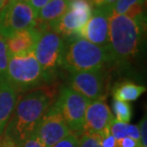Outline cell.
I'll use <instances>...</instances> for the list:
<instances>
[{
	"label": "cell",
	"mask_w": 147,
	"mask_h": 147,
	"mask_svg": "<svg viewBox=\"0 0 147 147\" xmlns=\"http://www.w3.org/2000/svg\"><path fill=\"white\" fill-rule=\"evenodd\" d=\"M57 86L45 84L19 94L13 113L2 135L22 146L26 139L36 134L43 117L58 96Z\"/></svg>",
	"instance_id": "cell-1"
},
{
	"label": "cell",
	"mask_w": 147,
	"mask_h": 147,
	"mask_svg": "<svg viewBox=\"0 0 147 147\" xmlns=\"http://www.w3.org/2000/svg\"><path fill=\"white\" fill-rule=\"evenodd\" d=\"M145 29V16L132 18L126 16H111L109 18V43L112 63L127 65L139 53Z\"/></svg>",
	"instance_id": "cell-2"
},
{
	"label": "cell",
	"mask_w": 147,
	"mask_h": 147,
	"mask_svg": "<svg viewBox=\"0 0 147 147\" xmlns=\"http://www.w3.org/2000/svg\"><path fill=\"white\" fill-rule=\"evenodd\" d=\"M110 63L112 60L108 48L76 37L66 44L61 67L72 74L103 70Z\"/></svg>",
	"instance_id": "cell-3"
},
{
	"label": "cell",
	"mask_w": 147,
	"mask_h": 147,
	"mask_svg": "<svg viewBox=\"0 0 147 147\" xmlns=\"http://www.w3.org/2000/svg\"><path fill=\"white\" fill-rule=\"evenodd\" d=\"M7 81L18 95L46 83L45 74L34 51L20 55H9Z\"/></svg>",
	"instance_id": "cell-4"
},
{
	"label": "cell",
	"mask_w": 147,
	"mask_h": 147,
	"mask_svg": "<svg viewBox=\"0 0 147 147\" xmlns=\"http://www.w3.org/2000/svg\"><path fill=\"white\" fill-rule=\"evenodd\" d=\"M65 47V39L54 30H46L40 33L34 54L45 74L47 82L52 81L55 73L61 67Z\"/></svg>",
	"instance_id": "cell-5"
},
{
	"label": "cell",
	"mask_w": 147,
	"mask_h": 147,
	"mask_svg": "<svg viewBox=\"0 0 147 147\" xmlns=\"http://www.w3.org/2000/svg\"><path fill=\"white\" fill-rule=\"evenodd\" d=\"M37 14L23 0H8L0 11V36L4 39L16 32L33 29Z\"/></svg>",
	"instance_id": "cell-6"
},
{
	"label": "cell",
	"mask_w": 147,
	"mask_h": 147,
	"mask_svg": "<svg viewBox=\"0 0 147 147\" xmlns=\"http://www.w3.org/2000/svg\"><path fill=\"white\" fill-rule=\"evenodd\" d=\"M57 100L71 133L79 137L83 132L85 112L90 101L69 86L58 93Z\"/></svg>",
	"instance_id": "cell-7"
},
{
	"label": "cell",
	"mask_w": 147,
	"mask_h": 147,
	"mask_svg": "<svg viewBox=\"0 0 147 147\" xmlns=\"http://www.w3.org/2000/svg\"><path fill=\"white\" fill-rule=\"evenodd\" d=\"M91 0H70L69 7L54 29L64 39L78 37V33L92 14Z\"/></svg>",
	"instance_id": "cell-8"
},
{
	"label": "cell",
	"mask_w": 147,
	"mask_h": 147,
	"mask_svg": "<svg viewBox=\"0 0 147 147\" xmlns=\"http://www.w3.org/2000/svg\"><path fill=\"white\" fill-rule=\"evenodd\" d=\"M69 87L89 101L105 99L107 88L106 74L103 70L72 73Z\"/></svg>",
	"instance_id": "cell-9"
},
{
	"label": "cell",
	"mask_w": 147,
	"mask_h": 147,
	"mask_svg": "<svg viewBox=\"0 0 147 147\" xmlns=\"http://www.w3.org/2000/svg\"><path fill=\"white\" fill-rule=\"evenodd\" d=\"M69 134L71 131L55 99L38 125L36 135L45 147H53Z\"/></svg>",
	"instance_id": "cell-10"
},
{
	"label": "cell",
	"mask_w": 147,
	"mask_h": 147,
	"mask_svg": "<svg viewBox=\"0 0 147 147\" xmlns=\"http://www.w3.org/2000/svg\"><path fill=\"white\" fill-rule=\"evenodd\" d=\"M111 8H95L92 14L78 33V37L108 48L109 43V18Z\"/></svg>",
	"instance_id": "cell-11"
},
{
	"label": "cell",
	"mask_w": 147,
	"mask_h": 147,
	"mask_svg": "<svg viewBox=\"0 0 147 147\" xmlns=\"http://www.w3.org/2000/svg\"><path fill=\"white\" fill-rule=\"evenodd\" d=\"M113 120L114 116L105 99L90 101L85 112L82 133L100 136L110 130Z\"/></svg>",
	"instance_id": "cell-12"
},
{
	"label": "cell",
	"mask_w": 147,
	"mask_h": 147,
	"mask_svg": "<svg viewBox=\"0 0 147 147\" xmlns=\"http://www.w3.org/2000/svg\"><path fill=\"white\" fill-rule=\"evenodd\" d=\"M68 7L69 1L66 0H50L37 13L34 27L40 33L46 30H54Z\"/></svg>",
	"instance_id": "cell-13"
},
{
	"label": "cell",
	"mask_w": 147,
	"mask_h": 147,
	"mask_svg": "<svg viewBox=\"0 0 147 147\" xmlns=\"http://www.w3.org/2000/svg\"><path fill=\"white\" fill-rule=\"evenodd\" d=\"M40 32L34 27L13 33L5 39L9 55H20L33 52Z\"/></svg>",
	"instance_id": "cell-14"
},
{
	"label": "cell",
	"mask_w": 147,
	"mask_h": 147,
	"mask_svg": "<svg viewBox=\"0 0 147 147\" xmlns=\"http://www.w3.org/2000/svg\"><path fill=\"white\" fill-rule=\"evenodd\" d=\"M17 96L18 93L7 80L0 82V136L13 113Z\"/></svg>",
	"instance_id": "cell-15"
},
{
	"label": "cell",
	"mask_w": 147,
	"mask_h": 147,
	"mask_svg": "<svg viewBox=\"0 0 147 147\" xmlns=\"http://www.w3.org/2000/svg\"><path fill=\"white\" fill-rule=\"evenodd\" d=\"M145 92V86L137 84L130 80H126L119 82L114 87L113 98L125 102H131L137 100Z\"/></svg>",
	"instance_id": "cell-16"
},
{
	"label": "cell",
	"mask_w": 147,
	"mask_h": 147,
	"mask_svg": "<svg viewBox=\"0 0 147 147\" xmlns=\"http://www.w3.org/2000/svg\"><path fill=\"white\" fill-rule=\"evenodd\" d=\"M112 107H113V111L115 114V119L119 120V121L129 123L132 119V106L129 102L113 98Z\"/></svg>",
	"instance_id": "cell-17"
},
{
	"label": "cell",
	"mask_w": 147,
	"mask_h": 147,
	"mask_svg": "<svg viewBox=\"0 0 147 147\" xmlns=\"http://www.w3.org/2000/svg\"><path fill=\"white\" fill-rule=\"evenodd\" d=\"M145 2V0H117L111 7V16H124L135 5Z\"/></svg>",
	"instance_id": "cell-18"
},
{
	"label": "cell",
	"mask_w": 147,
	"mask_h": 147,
	"mask_svg": "<svg viewBox=\"0 0 147 147\" xmlns=\"http://www.w3.org/2000/svg\"><path fill=\"white\" fill-rule=\"evenodd\" d=\"M9 63V53L6 41L0 36V82L7 80V69Z\"/></svg>",
	"instance_id": "cell-19"
},
{
	"label": "cell",
	"mask_w": 147,
	"mask_h": 147,
	"mask_svg": "<svg viewBox=\"0 0 147 147\" xmlns=\"http://www.w3.org/2000/svg\"><path fill=\"white\" fill-rule=\"evenodd\" d=\"M128 124L129 123L119 121V120L114 119L110 126V133L113 135V137L117 140H119L123 139V138H126L127 137Z\"/></svg>",
	"instance_id": "cell-20"
},
{
	"label": "cell",
	"mask_w": 147,
	"mask_h": 147,
	"mask_svg": "<svg viewBox=\"0 0 147 147\" xmlns=\"http://www.w3.org/2000/svg\"><path fill=\"white\" fill-rule=\"evenodd\" d=\"M78 147H102L96 135L82 133L78 137Z\"/></svg>",
	"instance_id": "cell-21"
},
{
	"label": "cell",
	"mask_w": 147,
	"mask_h": 147,
	"mask_svg": "<svg viewBox=\"0 0 147 147\" xmlns=\"http://www.w3.org/2000/svg\"><path fill=\"white\" fill-rule=\"evenodd\" d=\"M53 147H78V136L73 133L69 134Z\"/></svg>",
	"instance_id": "cell-22"
},
{
	"label": "cell",
	"mask_w": 147,
	"mask_h": 147,
	"mask_svg": "<svg viewBox=\"0 0 147 147\" xmlns=\"http://www.w3.org/2000/svg\"><path fill=\"white\" fill-rule=\"evenodd\" d=\"M98 138L102 147H117V140L110 133V130L104 132Z\"/></svg>",
	"instance_id": "cell-23"
},
{
	"label": "cell",
	"mask_w": 147,
	"mask_h": 147,
	"mask_svg": "<svg viewBox=\"0 0 147 147\" xmlns=\"http://www.w3.org/2000/svg\"><path fill=\"white\" fill-rule=\"evenodd\" d=\"M139 130L140 136V147H147V119L144 116L139 123Z\"/></svg>",
	"instance_id": "cell-24"
},
{
	"label": "cell",
	"mask_w": 147,
	"mask_h": 147,
	"mask_svg": "<svg viewBox=\"0 0 147 147\" xmlns=\"http://www.w3.org/2000/svg\"><path fill=\"white\" fill-rule=\"evenodd\" d=\"M26 4H28L33 9L34 11L36 14L39 13V11L48 3L50 0H23Z\"/></svg>",
	"instance_id": "cell-25"
},
{
	"label": "cell",
	"mask_w": 147,
	"mask_h": 147,
	"mask_svg": "<svg viewBox=\"0 0 147 147\" xmlns=\"http://www.w3.org/2000/svg\"><path fill=\"white\" fill-rule=\"evenodd\" d=\"M22 147H45L36 134H33L23 142Z\"/></svg>",
	"instance_id": "cell-26"
},
{
	"label": "cell",
	"mask_w": 147,
	"mask_h": 147,
	"mask_svg": "<svg viewBox=\"0 0 147 147\" xmlns=\"http://www.w3.org/2000/svg\"><path fill=\"white\" fill-rule=\"evenodd\" d=\"M127 137L131 138L134 140H136L140 144V130L139 126L134 125V124H128V129H127Z\"/></svg>",
	"instance_id": "cell-27"
},
{
	"label": "cell",
	"mask_w": 147,
	"mask_h": 147,
	"mask_svg": "<svg viewBox=\"0 0 147 147\" xmlns=\"http://www.w3.org/2000/svg\"><path fill=\"white\" fill-rule=\"evenodd\" d=\"M117 147H140V144L131 138H123L117 140Z\"/></svg>",
	"instance_id": "cell-28"
},
{
	"label": "cell",
	"mask_w": 147,
	"mask_h": 147,
	"mask_svg": "<svg viewBox=\"0 0 147 147\" xmlns=\"http://www.w3.org/2000/svg\"><path fill=\"white\" fill-rule=\"evenodd\" d=\"M95 8H111L117 0H91Z\"/></svg>",
	"instance_id": "cell-29"
},
{
	"label": "cell",
	"mask_w": 147,
	"mask_h": 147,
	"mask_svg": "<svg viewBox=\"0 0 147 147\" xmlns=\"http://www.w3.org/2000/svg\"><path fill=\"white\" fill-rule=\"evenodd\" d=\"M0 147H22L11 140L10 138L1 135L0 136Z\"/></svg>",
	"instance_id": "cell-30"
},
{
	"label": "cell",
	"mask_w": 147,
	"mask_h": 147,
	"mask_svg": "<svg viewBox=\"0 0 147 147\" xmlns=\"http://www.w3.org/2000/svg\"><path fill=\"white\" fill-rule=\"evenodd\" d=\"M8 0H0V11H2V9L4 8V6L6 5Z\"/></svg>",
	"instance_id": "cell-31"
},
{
	"label": "cell",
	"mask_w": 147,
	"mask_h": 147,
	"mask_svg": "<svg viewBox=\"0 0 147 147\" xmlns=\"http://www.w3.org/2000/svg\"><path fill=\"white\" fill-rule=\"evenodd\" d=\"M66 1H70V0H66Z\"/></svg>",
	"instance_id": "cell-32"
}]
</instances>
